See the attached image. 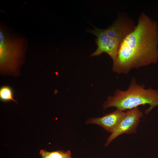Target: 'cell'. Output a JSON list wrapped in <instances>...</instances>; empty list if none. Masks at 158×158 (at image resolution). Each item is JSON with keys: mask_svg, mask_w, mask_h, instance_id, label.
Masks as SVG:
<instances>
[{"mask_svg": "<svg viewBox=\"0 0 158 158\" xmlns=\"http://www.w3.org/2000/svg\"><path fill=\"white\" fill-rule=\"evenodd\" d=\"M125 114L124 111L116 109L115 111L102 117L88 118L86 121L85 124L99 125L111 133L118 126Z\"/></svg>", "mask_w": 158, "mask_h": 158, "instance_id": "obj_7", "label": "cell"}, {"mask_svg": "<svg viewBox=\"0 0 158 158\" xmlns=\"http://www.w3.org/2000/svg\"><path fill=\"white\" fill-rule=\"evenodd\" d=\"M39 153L41 158H72L71 153L69 150L49 152L44 150H41Z\"/></svg>", "mask_w": 158, "mask_h": 158, "instance_id": "obj_8", "label": "cell"}, {"mask_svg": "<svg viewBox=\"0 0 158 158\" xmlns=\"http://www.w3.org/2000/svg\"><path fill=\"white\" fill-rule=\"evenodd\" d=\"M27 41L10 34L3 25L0 26L1 73L16 74L23 63Z\"/></svg>", "mask_w": 158, "mask_h": 158, "instance_id": "obj_3", "label": "cell"}, {"mask_svg": "<svg viewBox=\"0 0 158 158\" xmlns=\"http://www.w3.org/2000/svg\"><path fill=\"white\" fill-rule=\"evenodd\" d=\"M147 104L150 107L145 111L146 115L158 106V90L146 88L144 85L137 83L136 79L133 78L126 90H116L113 95L107 97L102 107L104 110L115 107L124 111Z\"/></svg>", "mask_w": 158, "mask_h": 158, "instance_id": "obj_2", "label": "cell"}, {"mask_svg": "<svg viewBox=\"0 0 158 158\" xmlns=\"http://www.w3.org/2000/svg\"><path fill=\"white\" fill-rule=\"evenodd\" d=\"M155 26L148 16L142 13L134 30L119 47L112 70L118 74H127L132 69L157 62L158 51L155 46Z\"/></svg>", "mask_w": 158, "mask_h": 158, "instance_id": "obj_1", "label": "cell"}, {"mask_svg": "<svg viewBox=\"0 0 158 158\" xmlns=\"http://www.w3.org/2000/svg\"><path fill=\"white\" fill-rule=\"evenodd\" d=\"M13 92L12 88L8 85H4L0 88V99L3 102L13 101L17 102L13 98Z\"/></svg>", "mask_w": 158, "mask_h": 158, "instance_id": "obj_9", "label": "cell"}, {"mask_svg": "<svg viewBox=\"0 0 158 158\" xmlns=\"http://www.w3.org/2000/svg\"><path fill=\"white\" fill-rule=\"evenodd\" d=\"M136 25L126 13H118L117 18L110 26L106 29L108 36L120 46L125 38L135 29Z\"/></svg>", "mask_w": 158, "mask_h": 158, "instance_id": "obj_4", "label": "cell"}, {"mask_svg": "<svg viewBox=\"0 0 158 158\" xmlns=\"http://www.w3.org/2000/svg\"><path fill=\"white\" fill-rule=\"evenodd\" d=\"M94 30L88 29L87 31L97 37L96 50L90 55V57L100 55L104 53L108 54L113 62L117 56L119 46L107 35L106 29H101L94 26Z\"/></svg>", "mask_w": 158, "mask_h": 158, "instance_id": "obj_6", "label": "cell"}, {"mask_svg": "<svg viewBox=\"0 0 158 158\" xmlns=\"http://www.w3.org/2000/svg\"><path fill=\"white\" fill-rule=\"evenodd\" d=\"M143 115L138 107L127 110L120 123L108 138L104 146H108L114 140L123 134L136 133L137 127Z\"/></svg>", "mask_w": 158, "mask_h": 158, "instance_id": "obj_5", "label": "cell"}]
</instances>
